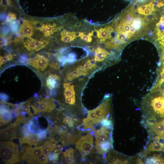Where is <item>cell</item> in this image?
I'll return each instance as SVG.
<instances>
[{
	"label": "cell",
	"instance_id": "obj_1",
	"mask_svg": "<svg viewBox=\"0 0 164 164\" xmlns=\"http://www.w3.org/2000/svg\"><path fill=\"white\" fill-rule=\"evenodd\" d=\"M141 109L146 120L158 121L164 118V91L159 88L152 89L142 99Z\"/></svg>",
	"mask_w": 164,
	"mask_h": 164
},
{
	"label": "cell",
	"instance_id": "obj_2",
	"mask_svg": "<svg viewBox=\"0 0 164 164\" xmlns=\"http://www.w3.org/2000/svg\"><path fill=\"white\" fill-rule=\"evenodd\" d=\"M112 130L113 128L103 126L94 132L96 149L98 153L103 156L113 148Z\"/></svg>",
	"mask_w": 164,
	"mask_h": 164
},
{
	"label": "cell",
	"instance_id": "obj_3",
	"mask_svg": "<svg viewBox=\"0 0 164 164\" xmlns=\"http://www.w3.org/2000/svg\"><path fill=\"white\" fill-rule=\"evenodd\" d=\"M18 145L12 142H0V156L6 164H14L20 160Z\"/></svg>",
	"mask_w": 164,
	"mask_h": 164
},
{
	"label": "cell",
	"instance_id": "obj_4",
	"mask_svg": "<svg viewBox=\"0 0 164 164\" xmlns=\"http://www.w3.org/2000/svg\"><path fill=\"white\" fill-rule=\"evenodd\" d=\"M93 146V137L90 134L82 136L76 144V148L84 158L91 152Z\"/></svg>",
	"mask_w": 164,
	"mask_h": 164
},
{
	"label": "cell",
	"instance_id": "obj_5",
	"mask_svg": "<svg viewBox=\"0 0 164 164\" xmlns=\"http://www.w3.org/2000/svg\"><path fill=\"white\" fill-rule=\"evenodd\" d=\"M106 157V159L109 164H127L135 163L136 156H129L111 150Z\"/></svg>",
	"mask_w": 164,
	"mask_h": 164
},
{
	"label": "cell",
	"instance_id": "obj_6",
	"mask_svg": "<svg viewBox=\"0 0 164 164\" xmlns=\"http://www.w3.org/2000/svg\"><path fill=\"white\" fill-rule=\"evenodd\" d=\"M64 25L56 21L40 23L34 26L35 29L39 30L45 37H49L60 31Z\"/></svg>",
	"mask_w": 164,
	"mask_h": 164
},
{
	"label": "cell",
	"instance_id": "obj_7",
	"mask_svg": "<svg viewBox=\"0 0 164 164\" xmlns=\"http://www.w3.org/2000/svg\"><path fill=\"white\" fill-rule=\"evenodd\" d=\"M162 151L164 152V137L155 136L141 153V156L146 157L150 152Z\"/></svg>",
	"mask_w": 164,
	"mask_h": 164
},
{
	"label": "cell",
	"instance_id": "obj_8",
	"mask_svg": "<svg viewBox=\"0 0 164 164\" xmlns=\"http://www.w3.org/2000/svg\"><path fill=\"white\" fill-rule=\"evenodd\" d=\"M49 43V41L45 39L30 37L24 42L23 46L29 51L36 52L45 48Z\"/></svg>",
	"mask_w": 164,
	"mask_h": 164
},
{
	"label": "cell",
	"instance_id": "obj_9",
	"mask_svg": "<svg viewBox=\"0 0 164 164\" xmlns=\"http://www.w3.org/2000/svg\"><path fill=\"white\" fill-rule=\"evenodd\" d=\"M28 64L39 71H43L46 68L49 62L45 56L39 54H36L33 57L29 58Z\"/></svg>",
	"mask_w": 164,
	"mask_h": 164
},
{
	"label": "cell",
	"instance_id": "obj_10",
	"mask_svg": "<svg viewBox=\"0 0 164 164\" xmlns=\"http://www.w3.org/2000/svg\"><path fill=\"white\" fill-rule=\"evenodd\" d=\"M146 126L156 136L164 137V118L158 121L146 120Z\"/></svg>",
	"mask_w": 164,
	"mask_h": 164
},
{
	"label": "cell",
	"instance_id": "obj_11",
	"mask_svg": "<svg viewBox=\"0 0 164 164\" xmlns=\"http://www.w3.org/2000/svg\"><path fill=\"white\" fill-rule=\"evenodd\" d=\"M63 94L65 101L68 104L73 105L75 101V92L74 85L70 83L66 82L63 84Z\"/></svg>",
	"mask_w": 164,
	"mask_h": 164
},
{
	"label": "cell",
	"instance_id": "obj_12",
	"mask_svg": "<svg viewBox=\"0 0 164 164\" xmlns=\"http://www.w3.org/2000/svg\"><path fill=\"white\" fill-rule=\"evenodd\" d=\"M35 29L32 21L24 20L20 26L19 34L22 38H29L32 36Z\"/></svg>",
	"mask_w": 164,
	"mask_h": 164
},
{
	"label": "cell",
	"instance_id": "obj_13",
	"mask_svg": "<svg viewBox=\"0 0 164 164\" xmlns=\"http://www.w3.org/2000/svg\"><path fill=\"white\" fill-rule=\"evenodd\" d=\"M111 55L105 48L97 46L94 51L93 59L96 62H103L109 59Z\"/></svg>",
	"mask_w": 164,
	"mask_h": 164
},
{
	"label": "cell",
	"instance_id": "obj_14",
	"mask_svg": "<svg viewBox=\"0 0 164 164\" xmlns=\"http://www.w3.org/2000/svg\"><path fill=\"white\" fill-rule=\"evenodd\" d=\"M55 107V103L50 98H45L41 99V104L38 109L39 112L47 113L51 112Z\"/></svg>",
	"mask_w": 164,
	"mask_h": 164
},
{
	"label": "cell",
	"instance_id": "obj_15",
	"mask_svg": "<svg viewBox=\"0 0 164 164\" xmlns=\"http://www.w3.org/2000/svg\"><path fill=\"white\" fill-rule=\"evenodd\" d=\"M59 80V77L56 74H51L47 77L46 80V85L50 90L51 93L53 89L57 87Z\"/></svg>",
	"mask_w": 164,
	"mask_h": 164
},
{
	"label": "cell",
	"instance_id": "obj_16",
	"mask_svg": "<svg viewBox=\"0 0 164 164\" xmlns=\"http://www.w3.org/2000/svg\"><path fill=\"white\" fill-rule=\"evenodd\" d=\"M145 163V164H163L164 159L162 154L154 153L152 156L147 158Z\"/></svg>",
	"mask_w": 164,
	"mask_h": 164
},
{
	"label": "cell",
	"instance_id": "obj_17",
	"mask_svg": "<svg viewBox=\"0 0 164 164\" xmlns=\"http://www.w3.org/2000/svg\"><path fill=\"white\" fill-rule=\"evenodd\" d=\"M74 151L72 148H70L64 152L63 153L64 160L66 164H73L75 162L74 154Z\"/></svg>",
	"mask_w": 164,
	"mask_h": 164
},
{
	"label": "cell",
	"instance_id": "obj_18",
	"mask_svg": "<svg viewBox=\"0 0 164 164\" xmlns=\"http://www.w3.org/2000/svg\"><path fill=\"white\" fill-rule=\"evenodd\" d=\"M43 145L40 146L32 147H30L25 148V152L30 153L33 155L37 159V157L43 153Z\"/></svg>",
	"mask_w": 164,
	"mask_h": 164
},
{
	"label": "cell",
	"instance_id": "obj_19",
	"mask_svg": "<svg viewBox=\"0 0 164 164\" xmlns=\"http://www.w3.org/2000/svg\"><path fill=\"white\" fill-rule=\"evenodd\" d=\"M21 157L22 160L29 164L36 163V159L31 153L24 152Z\"/></svg>",
	"mask_w": 164,
	"mask_h": 164
},
{
	"label": "cell",
	"instance_id": "obj_20",
	"mask_svg": "<svg viewBox=\"0 0 164 164\" xmlns=\"http://www.w3.org/2000/svg\"><path fill=\"white\" fill-rule=\"evenodd\" d=\"M1 134L2 135L4 138L6 139L12 140L14 138L8 126L5 128L1 130Z\"/></svg>",
	"mask_w": 164,
	"mask_h": 164
},
{
	"label": "cell",
	"instance_id": "obj_21",
	"mask_svg": "<svg viewBox=\"0 0 164 164\" xmlns=\"http://www.w3.org/2000/svg\"><path fill=\"white\" fill-rule=\"evenodd\" d=\"M155 10V5L152 2H151L148 4L147 7L143 12L142 15L145 16L149 15Z\"/></svg>",
	"mask_w": 164,
	"mask_h": 164
},
{
	"label": "cell",
	"instance_id": "obj_22",
	"mask_svg": "<svg viewBox=\"0 0 164 164\" xmlns=\"http://www.w3.org/2000/svg\"><path fill=\"white\" fill-rule=\"evenodd\" d=\"M36 162V163L47 164L48 162V156L43 153L42 154L37 157Z\"/></svg>",
	"mask_w": 164,
	"mask_h": 164
},
{
	"label": "cell",
	"instance_id": "obj_23",
	"mask_svg": "<svg viewBox=\"0 0 164 164\" xmlns=\"http://www.w3.org/2000/svg\"><path fill=\"white\" fill-rule=\"evenodd\" d=\"M13 58V55L12 54L6 55L5 56H0V66L2 65L8 61L12 60Z\"/></svg>",
	"mask_w": 164,
	"mask_h": 164
},
{
	"label": "cell",
	"instance_id": "obj_24",
	"mask_svg": "<svg viewBox=\"0 0 164 164\" xmlns=\"http://www.w3.org/2000/svg\"><path fill=\"white\" fill-rule=\"evenodd\" d=\"M108 116L106 118L103 119L101 121V124L103 126H105L109 128H113L112 121L108 118Z\"/></svg>",
	"mask_w": 164,
	"mask_h": 164
},
{
	"label": "cell",
	"instance_id": "obj_25",
	"mask_svg": "<svg viewBox=\"0 0 164 164\" xmlns=\"http://www.w3.org/2000/svg\"><path fill=\"white\" fill-rule=\"evenodd\" d=\"M76 55L73 52H70L68 54L66 58V62L72 63L74 62L76 59Z\"/></svg>",
	"mask_w": 164,
	"mask_h": 164
},
{
	"label": "cell",
	"instance_id": "obj_26",
	"mask_svg": "<svg viewBox=\"0 0 164 164\" xmlns=\"http://www.w3.org/2000/svg\"><path fill=\"white\" fill-rule=\"evenodd\" d=\"M63 122L64 124H67L69 127L73 126L74 121L72 118L69 116H66L64 119Z\"/></svg>",
	"mask_w": 164,
	"mask_h": 164
},
{
	"label": "cell",
	"instance_id": "obj_27",
	"mask_svg": "<svg viewBox=\"0 0 164 164\" xmlns=\"http://www.w3.org/2000/svg\"><path fill=\"white\" fill-rule=\"evenodd\" d=\"M58 153L55 152H51L48 156L49 160L55 162L58 158Z\"/></svg>",
	"mask_w": 164,
	"mask_h": 164
},
{
	"label": "cell",
	"instance_id": "obj_28",
	"mask_svg": "<svg viewBox=\"0 0 164 164\" xmlns=\"http://www.w3.org/2000/svg\"><path fill=\"white\" fill-rule=\"evenodd\" d=\"M16 18V14L12 12H10L7 16L6 21L8 22L12 20H15Z\"/></svg>",
	"mask_w": 164,
	"mask_h": 164
},
{
	"label": "cell",
	"instance_id": "obj_29",
	"mask_svg": "<svg viewBox=\"0 0 164 164\" xmlns=\"http://www.w3.org/2000/svg\"><path fill=\"white\" fill-rule=\"evenodd\" d=\"M147 5L148 4L142 5L138 6L137 9V11L138 13L142 15L143 12L146 9Z\"/></svg>",
	"mask_w": 164,
	"mask_h": 164
},
{
	"label": "cell",
	"instance_id": "obj_30",
	"mask_svg": "<svg viewBox=\"0 0 164 164\" xmlns=\"http://www.w3.org/2000/svg\"><path fill=\"white\" fill-rule=\"evenodd\" d=\"M7 41L6 39L4 37L2 36L0 38V46H6L7 44Z\"/></svg>",
	"mask_w": 164,
	"mask_h": 164
},
{
	"label": "cell",
	"instance_id": "obj_31",
	"mask_svg": "<svg viewBox=\"0 0 164 164\" xmlns=\"http://www.w3.org/2000/svg\"><path fill=\"white\" fill-rule=\"evenodd\" d=\"M27 58L25 56H21L19 60V62L22 63H25L27 61Z\"/></svg>",
	"mask_w": 164,
	"mask_h": 164
},
{
	"label": "cell",
	"instance_id": "obj_32",
	"mask_svg": "<svg viewBox=\"0 0 164 164\" xmlns=\"http://www.w3.org/2000/svg\"><path fill=\"white\" fill-rule=\"evenodd\" d=\"M0 98L3 101L6 102L8 100L9 97L6 94L2 93L0 94Z\"/></svg>",
	"mask_w": 164,
	"mask_h": 164
},
{
	"label": "cell",
	"instance_id": "obj_33",
	"mask_svg": "<svg viewBox=\"0 0 164 164\" xmlns=\"http://www.w3.org/2000/svg\"><path fill=\"white\" fill-rule=\"evenodd\" d=\"M146 0H137V1L138 3H142L145 2Z\"/></svg>",
	"mask_w": 164,
	"mask_h": 164
},
{
	"label": "cell",
	"instance_id": "obj_34",
	"mask_svg": "<svg viewBox=\"0 0 164 164\" xmlns=\"http://www.w3.org/2000/svg\"><path fill=\"white\" fill-rule=\"evenodd\" d=\"M125 0L127 1H129L131 0Z\"/></svg>",
	"mask_w": 164,
	"mask_h": 164
}]
</instances>
